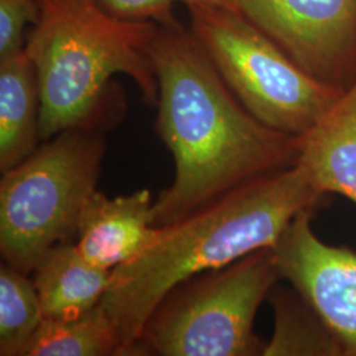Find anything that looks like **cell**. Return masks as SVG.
Returning <instances> with one entry per match:
<instances>
[{"label": "cell", "instance_id": "obj_1", "mask_svg": "<svg viewBox=\"0 0 356 356\" xmlns=\"http://www.w3.org/2000/svg\"><path fill=\"white\" fill-rule=\"evenodd\" d=\"M149 54L156 129L175 161L173 182L153 204L156 226L297 164V136L267 127L243 106L189 28L160 24Z\"/></svg>", "mask_w": 356, "mask_h": 356}, {"label": "cell", "instance_id": "obj_2", "mask_svg": "<svg viewBox=\"0 0 356 356\" xmlns=\"http://www.w3.org/2000/svg\"><path fill=\"white\" fill-rule=\"evenodd\" d=\"M325 197L296 164L159 226V236L144 252L115 268L101 302L127 355H145L139 346L143 329L179 284L273 247L296 216L316 210Z\"/></svg>", "mask_w": 356, "mask_h": 356}, {"label": "cell", "instance_id": "obj_3", "mask_svg": "<svg viewBox=\"0 0 356 356\" xmlns=\"http://www.w3.org/2000/svg\"><path fill=\"white\" fill-rule=\"evenodd\" d=\"M38 23L26 51L38 73L41 140L66 129L104 126L114 119L111 79H134L157 102L151 47L160 24L108 13L101 0H38Z\"/></svg>", "mask_w": 356, "mask_h": 356}, {"label": "cell", "instance_id": "obj_4", "mask_svg": "<svg viewBox=\"0 0 356 356\" xmlns=\"http://www.w3.org/2000/svg\"><path fill=\"white\" fill-rule=\"evenodd\" d=\"M102 128L60 132L1 173L0 252L6 263L29 275L53 247L76 236L101 176Z\"/></svg>", "mask_w": 356, "mask_h": 356}, {"label": "cell", "instance_id": "obj_5", "mask_svg": "<svg viewBox=\"0 0 356 356\" xmlns=\"http://www.w3.org/2000/svg\"><path fill=\"white\" fill-rule=\"evenodd\" d=\"M189 31L231 91L267 127L301 136L344 88L307 73L242 13L220 4H193Z\"/></svg>", "mask_w": 356, "mask_h": 356}, {"label": "cell", "instance_id": "obj_6", "mask_svg": "<svg viewBox=\"0 0 356 356\" xmlns=\"http://www.w3.org/2000/svg\"><path fill=\"white\" fill-rule=\"evenodd\" d=\"M281 280L272 247L179 284L156 307L139 346L161 356L263 355L260 305Z\"/></svg>", "mask_w": 356, "mask_h": 356}, {"label": "cell", "instance_id": "obj_7", "mask_svg": "<svg viewBox=\"0 0 356 356\" xmlns=\"http://www.w3.org/2000/svg\"><path fill=\"white\" fill-rule=\"evenodd\" d=\"M307 73L347 88L356 76V0H229Z\"/></svg>", "mask_w": 356, "mask_h": 356}, {"label": "cell", "instance_id": "obj_8", "mask_svg": "<svg viewBox=\"0 0 356 356\" xmlns=\"http://www.w3.org/2000/svg\"><path fill=\"white\" fill-rule=\"evenodd\" d=\"M314 210L293 219L272 247L281 280L318 313L341 356H356V251L322 241L313 229Z\"/></svg>", "mask_w": 356, "mask_h": 356}, {"label": "cell", "instance_id": "obj_9", "mask_svg": "<svg viewBox=\"0 0 356 356\" xmlns=\"http://www.w3.org/2000/svg\"><path fill=\"white\" fill-rule=\"evenodd\" d=\"M153 204L148 189L115 198L95 191L79 218L76 243L79 252L107 270L132 261L160 234Z\"/></svg>", "mask_w": 356, "mask_h": 356}, {"label": "cell", "instance_id": "obj_10", "mask_svg": "<svg viewBox=\"0 0 356 356\" xmlns=\"http://www.w3.org/2000/svg\"><path fill=\"white\" fill-rule=\"evenodd\" d=\"M300 166L323 195L356 204V76L330 108L297 136Z\"/></svg>", "mask_w": 356, "mask_h": 356}, {"label": "cell", "instance_id": "obj_11", "mask_svg": "<svg viewBox=\"0 0 356 356\" xmlns=\"http://www.w3.org/2000/svg\"><path fill=\"white\" fill-rule=\"evenodd\" d=\"M32 273L44 319L67 321L101 305L113 270L94 266L76 243L66 242L53 247Z\"/></svg>", "mask_w": 356, "mask_h": 356}, {"label": "cell", "instance_id": "obj_12", "mask_svg": "<svg viewBox=\"0 0 356 356\" xmlns=\"http://www.w3.org/2000/svg\"><path fill=\"white\" fill-rule=\"evenodd\" d=\"M38 73L26 49L0 60V170L24 161L41 143Z\"/></svg>", "mask_w": 356, "mask_h": 356}, {"label": "cell", "instance_id": "obj_13", "mask_svg": "<svg viewBox=\"0 0 356 356\" xmlns=\"http://www.w3.org/2000/svg\"><path fill=\"white\" fill-rule=\"evenodd\" d=\"M128 356L102 305L76 319H44L22 356Z\"/></svg>", "mask_w": 356, "mask_h": 356}, {"label": "cell", "instance_id": "obj_14", "mask_svg": "<svg viewBox=\"0 0 356 356\" xmlns=\"http://www.w3.org/2000/svg\"><path fill=\"white\" fill-rule=\"evenodd\" d=\"M268 300L275 309V331L263 355L341 356L326 323L294 288L275 285Z\"/></svg>", "mask_w": 356, "mask_h": 356}, {"label": "cell", "instance_id": "obj_15", "mask_svg": "<svg viewBox=\"0 0 356 356\" xmlns=\"http://www.w3.org/2000/svg\"><path fill=\"white\" fill-rule=\"evenodd\" d=\"M44 321L33 279L1 263L0 267V355L22 356Z\"/></svg>", "mask_w": 356, "mask_h": 356}, {"label": "cell", "instance_id": "obj_16", "mask_svg": "<svg viewBox=\"0 0 356 356\" xmlns=\"http://www.w3.org/2000/svg\"><path fill=\"white\" fill-rule=\"evenodd\" d=\"M38 0H0V60L26 49V26L38 23Z\"/></svg>", "mask_w": 356, "mask_h": 356}, {"label": "cell", "instance_id": "obj_17", "mask_svg": "<svg viewBox=\"0 0 356 356\" xmlns=\"http://www.w3.org/2000/svg\"><path fill=\"white\" fill-rule=\"evenodd\" d=\"M103 7L118 17L127 20H151L159 24L176 22L175 8L178 4H220L229 7V0H101Z\"/></svg>", "mask_w": 356, "mask_h": 356}]
</instances>
